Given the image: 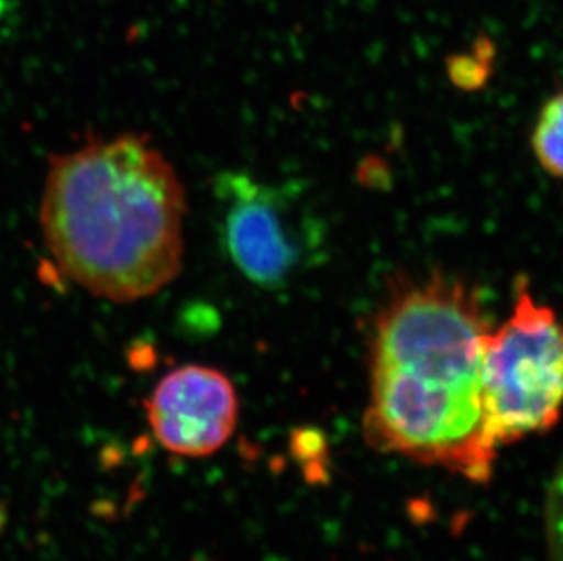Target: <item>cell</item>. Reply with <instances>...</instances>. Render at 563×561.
<instances>
[{"label":"cell","mask_w":563,"mask_h":561,"mask_svg":"<svg viewBox=\"0 0 563 561\" xmlns=\"http://www.w3.org/2000/svg\"><path fill=\"white\" fill-rule=\"evenodd\" d=\"M493 329L467 279L440 271L394 279L368 336V443L489 482L496 449L484 435L482 366Z\"/></svg>","instance_id":"obj_1"},{"label":"cell","mask_w":563,"mask_h":561,"mask_svg":"<svg viewBox=\"0 0 563 561\" xmlns=\"http://www.w3.org/2000/svg\"><path fill=\"white\" fill-rule=\"evenodd\" d=\"M545 530L553 561H563V461L549 485Z\"/></svg>","instance_id":"obj_7"},{"label":"cell","mask_w":563,"mask_h":561,"mask_svg":"<svg viewBox=\"0 0 563 561\" xmlns=\"http://www.w3.org/2000/svg\"><path fill=\"white\" fill-rule=\"evenodd\" d=\"M485 440L493 449L559 424L563 408V323L516 277L512 314L490 330L482 366Z\"/></svg>","instance_id":"obj_3"},{"label":"cell","mask_w":563,"mask_h":561,"mask_svg":"<svg viewBox=\"0 0 563 561\" xmlns=\"http://www.w3.org/2000/svg\"><path fill=\"white\" fill-rule=\"evenodd\" d=\"M144 405L161 446L190 458L218 452L234 435L240 414L229 377L202 365L168 372Z\"/></svg>","instance_id":"obj_5"},{"label":"cell","mask_w":563,"mask_h":561,"mask_svg":"<svg viewBox=\"0 0 563 561\" xmlns=\"http://www.w3.org/2000/svg\"><path fill=\"white\" fill-rule=\"evenodd\" d=\"M187 190L148 138L123 133L49 160L44 243L60 271L104 301H143L181 274Z\"/></svg>","instance_id":"obj_2"},{"label":"cell","mask_w":563,"mask_h":561,"mask_svg":"<svg viewBox=\"0 0 563 561\" xmlns=\"http://www.w3.org/2000/svg\"><path fill=\"white\" fill-rule=\"evenodd\" d=\"M221 243L241 276L263 290L287 288L316 250V235L299 219L287 191L246 172L218 175Z\"/></svg>","instance_id":"obj_4"},{"label":"cell","mask_w":563,"mask_h":561,"mask_svg":"<svg viewBox=\"0 0 563 561\" xmlns=\"http://www.w3.org/2000/svg\"><path fill=\"white\" fill-rule=\"evenodd\" d=\"M531 146L540 168L554 179H563V90L538 113Z\"/></svg>","instance_id":"obj_6"}]
</instances>
